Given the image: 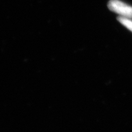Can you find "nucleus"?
Returning a JSON list of instances; mask_svg holds the SVG:
<instances>
[{"label": "nucleus", "mask_w": 132, "mask_h": 132, "mask_svg": "<svg viewBox=\"0 0 132 132\" xmlns=\"http://www.w3.org/2000/svg\"><path fill=\"white\" fill-rule=\"evenodd\" d=\"M110 11L116 13L120 16L132 19V7L119 0H110L108 4Z\"/></svg>", "instance_id": "nucleus-1"}, {"label": "nucleus", "mask_w": 132, "mask_h": 132, "mask_svg": "<svg viewBox=\"0 0 132 132\" xmlns=\"http://www.w3.org/2000/svg\"><path fill=\"white\" fill-rule=\"evenodd\" d=\"M118 20L125 28H127L132 32V20L131 19H128V18L119 16L118 17Z\"/></svg>", "instance_id": "nucleus-2"}]
</instances>
